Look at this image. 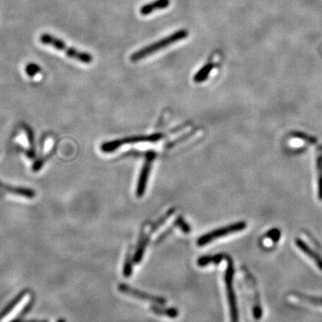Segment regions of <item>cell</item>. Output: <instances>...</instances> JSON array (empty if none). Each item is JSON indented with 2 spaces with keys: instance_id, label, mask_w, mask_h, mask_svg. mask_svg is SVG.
<instances>
[{
  "instance_id": "7402d4cb",
  "label": "cell",
  "mask_w": 322,
  "mask_h": 322,
  "mask_svg": "<svg viewBox=\"0 0 322 322\" xmlns=\"http://www.w3.org/2000/svg\"><path fill=\"white\" fill-rule=\"evenodd\" d=\"M34 297H32L31 298V300L29 301L28 303H26L25 304V306H24V308H23V310L21 311V313H19V316L18 317L20 318H23L27 314V313L32 310V308H33V306H34Z\"/></svg>"
},
{
  "instance_id": "52a82bcc",
  "label": "cell",
  "mask_w": 322,
  "mask_h": 322,
  "mask_svg": "<svg viewBox=\"0 0 322 322\" xmlns=\"http://www.w3.org/2000/svg\"><path fill=\"white\" fill-rule=\"evenodd\" d=\"M119 290L124 294L130 295L134 298L141 299L143 301L146 302H150V303H155L158 305H165L166 303V299L163 297H160V296H155V295H151V294H147L145 292L140 291L138 289H134L125 284H120L119 285Z\"/></svg>"
},
{
  "instance_id": "d4e9b609",
  "label": "cell",
  "mask_w": 322,
  "mask_h": 322,
  "mask_svg": "<svg viewBox=\"0 0 322 322\" xmlns=\"http://www.w3.org/2000/svg\"><path fill=\"white\" fill-rule=\"evenodd\" d=\"M57 322H66L65 320H62L61 319V320H58V321H57Z\"/></svg>"
},
{
  "instance_id": "ffe728a7",
  "label": "cell",
  "mask_w": 322,
  "mask_h": 322,
  "mask_svg": "<svg viewBox=\"0 0 322 322\" xmlns=\"http://www.w3.org/2000/svg\"><path fill=\"white\" fill-rule=\"evenodd\" d=\"M318 172H319V196L322 199V153L318 157Z\"/></svg>"
},
{
  "instance_id": "2e32d148",
  "label": "cell",
  "mask_w": 322,
  "mask_h": 322,
  "mask_svg": "<svg viewBox=\"0 0 322 322\" xmlns=\"http://www.w3.org/2000/svg\"><path fill=\"white\" fill-rule=\"evenodd\" d=\"M226 257L224 254H218V255L215 256H205V257H201L198 260V265L200 267H205V266L208 265L210 263H214V264H218L220 261H222L223 259Z\"/></svg>"
},
{
  "instance_id": "9c48e42d",
  "label": "cell",
  "mask_w": 322,
  "mask_h": 322,
  "mask_svg": "<svg viewBox=\"0 0 322 322\" xmlns=\"http://www.w3.org/2000/svg\"><path fill=\"white\" fill-rule=\"evenodd\" d=\"M154 158H155L154 152H148L146 160H145V164L142 167V173H141L139 183H138L137 191H136V195L138 197H142L144 195V192L146 189V185H147L148 177H149L152 161L154 160Z\"/></svg>"
},
{
  "instance_id": "9a60e30c",
  "label": "cell",
  "mask_w": 322,
  "mask_h": 322,
  "mask_svg": "<svg viewBox=\"0 0 322 322\" xmlns=\"http://www.w3.org/2000/svg\"><path fill=\"white\" fill-rule=\"evenodd\" d=\"M151 310H152V313H155L159 316H166L170 319H175L179 315L178 310L175 308H161L160 306L152 305Z\"/></svg>"
},
{
  "instance_id": "5b68a950",
  "label": "cell",
  "mask_w": 322,
  "mask_h": 322,
  "mask_svg": "<svg viewBox=\"0 0 322 322\" xmlns=\"http://www.w3.org/2000/svg\"><path fill=\"white\" fill-rule=\"evenodd\" d=\"M162 138V134H153L149 136H134V137L123 138L112 142H105L102 144L101 150L104 152H112L118 148L121 147L125 144H132L142 142H157Z\"/></svg>"
},
{
  "instance_id": "484cf974",
  "label": "cell",
  "mask_w": 322,
  "mask_h": 322,
  "mask_svg": "<svg viewBox=\"0 0 322 322\" xmlns=\"http://www.w3.org/2000/svg\"><path fill=\"white\" fill-rule=\"evenodd\" d=\"M23 322H35V321H30V322H24V321H23Z\"/></svg>"
},
{
  "instance_id": "ba28073f",
  "label": "cell",
  "mask_w": 322,
  "mask_h": 322,
  "mask_svg": "<svg viewBox=\"0 0 322 322\" xmlns=\"http://www.w3.org/2000/svg\"><path fill=\"white\" fill-rule=\"evenodd\" d=\"M287 300L289 303L294 305H309L322 308V296H310L293 292L287 295Z\"/></svg>"
},
{
  "instance_id": "8992f818",
  "label": "cell",
  "mask_w": 322,
  "mask_h": 322,
  "mask_svg": "<svg viewBox=\"0 0 322 322\" xmlns=\"http://www.w3.org/2000/svg\"><path fill=\"white\" fill-rule=\"evenodd\" d=\"M245 228H246V224L245 223L239 222L233 224V225H230V226H228V227H225V228H219L218 230H215V231H212V232L208 233V234L204 235L203 237H201L199 240H198V242H197V244L199 246H203L205 244L208 243L209 242L216 240V239L220 238V237H225V236L229 235V234L239 232V231L243 230Z\"/></svg>"
},
{
  "instance_id": "6da1fadb",
  "label": "cell",
  "mask_w": 322,
  "mask_h": 322,
  "mask_svg": "<svg viewBox=\"0 0 322 322\" xmlns=\"http://www.w3.org/2000/svg\"><path fill=\"white\" fill-rule=\"evenodd\" d=\"M40 41L51 47L56 48L57 50H60L62 52H65L67 57H70L72 59H75L76 61L81 62L84 64H90L93 61V57L90 53L82 52L75 47H68L66 42H64L60 39L53 36L51 34H43L40 36Z\"/></svg>"
},
{
  "instance_id": "603a6c76",
  "label": "cell",
  "mask_w": 322,
  "mask_h": 322,
  "mask_svg": "<svg viewBox=\"0 0 322 322\" xmlns=\"http://www.w3.org/2000/svg\"><path fill=\"white\" fill-rule=\"evenodd\" d=\"M175 224H176L177 226H179V227L181 228V229H182L184 232H190V227L188 226V225H187V224H186V222H185V220L183 219V218L179 217V218H177V220L175 221Z\"/></svg>"
},
{
  "instance_id": "277c9868",
  "label": "cell",
  "mask_w": 322,
  "mask_h": 322,
  "mask_svg": "<svg viewBox=\"0 0 322 322\" xmlns=\"http://www.w3.org/2000/svg\"><path fill=\"white\" fill-rule=\"evenodd\" d=\"M228 268L225 273V284H226V293L228 298L229 313H230V322H239V313L237 308V295L235 294L233 287V276L234 268L231 260L227 256Z\"/></svg>"
},
{
  "instance_id": "30bf717a",
  "label": "cell",
  "mask_w": 322,
  "mask_h": 322,
  "mask_svg": "<svg viewBox=\"0 0 322 322\" xmlns=\"http://www.w3.org/2000/svg\"><path fill=\"white\" fill-rule=\"evenodd\" d=\"M296 245L298 247L301 251H303L304 254L308 256L309 258L316 264L318 268L320 270H322V258L321 256L318 254L316 251H313L310 247L304 242L300 240V239H296L295 240Z\"/></svg>"
},
{
  "instance_id": "44dd1931",
  "label": "cell",
  "mask_w": 322,
  "mask_h": 322,
  "mask_svg": "<svg viewBox=\"0 0 322 322\" xmlns=\"http://www.w3.org/2000/svg\"><path fill=\"white\" fill-rule=\"evenodd\" d=\"M131 257L127 256L126 261L124 263V267H123V276L125 278H129L130 276L132 275L133 272V265H132V261H131Z\"/></svg>"
},
{
  "instance_id": "7c38bea8",
  "label": "cell",
  "mask_w": 322,
  "mask_h": 322,
  "mask_svg": "<svg viewBox=\"0 0 322 322\" xmlns=\"http://www.w3.org/2000/svg\"><path fill=\"white\" fill-rule=\"evenodd\" d=\"M0 188L5 190V191L8 192L12 195H19V196H23V197L29 198V199H32L35 196V192H34V190L30 189V188L15 187V186H12V185H5L3 183H0Z\"/></svg>"
},
{
  "instance_id": "cb8c5ba5",
  "label": "cell",
  "mask_w": 322,
  "mask_h": 322,
  "mask_svg": "<svg viewBox=\"0 0 322 322\" xmlns=\"http://www.w3.org/2000/svg\"><path fill=\"white\" fill-rule=\"evenodd\" d=\"M23 322V318H20L18 317L17 319H15V320H13L12 322Z\"/></svg>"
},
{
  "instance_id": "7a4b0ae2",
  "label": "cell",
  "mask_w": 322,
  "mask_h": 322,
  "mask_svg": "<svg viewBox=\"0 0 322 322\" xmlns=\"http://www.w3.org/2000/svg\"><path fill=\"white\" fill-rule=\"evenodd\" d=\"M187 36H188L187 30L177 31L166 38L162 39L161 40L146 46L145 47H142L140 50H138L137 52L133 53L131 56V60L133 62L140 61L143 58H146L149 56L160 51L162 48L167 47L172 44H175L177 41H180L182 40L187 38Z\"/></svg>"
},
{
  "instance_id": "d6986e66",
  "label": "cell",
  "mask_w": 322,
  "mask_h": 322,
  "mask_svg": "<svg viewBox=\"0 0 322 322\" xmlns=\"http://www.w3.org/2000/svg\"><path fill=\"white\" fill-rule=\"evenodd\" d=\"M40 72V67H39L37 64L30 63L25 67V73L30 77H34L36 75H38Z\"/></svg>"
},
{
  "instance_id": "8fae6325",
  "label": "cell",
  "mask_w": 322,
  "mask_h": 322,
  "mask_svg": "<svg viewBox=\"0 0 322 322\" xmlns=\"http://www.w3.org/2000/svg\"><path fill=\"white\" fill-rule=\"evenodd\" d=\"M170 5V0H155L149 4L142 5L140 9L142 15H149L157 10L165 9Z\"/></svg>"
},
{
  "instance_id": "ac0fdd59",
  "label": "cell",
  "mask_w": 322,
  "mask_h": 322,
  "mask_svg": "<svg viewBox=\"0 0 322 322\" xmlns=\"http://www.w3.org/2000/svg\"><path fill=\"white\" fill-rule=\"evenodd\" d=\"M24 130H25L26 134H27L29 142H30V146H31V151L29 152L28 156L30 157L31 159H34V155H35V151H34V133H33L32 129H31L30 127H28V126H25Z\"/></svg>"
},
{
  "instance_id": "3957f363",
  "label": "cell",
  "mask_w": 322,
  "mask_h": 322,
  "mask_svg": "<svg viewBox=\"0 0 322 322\" xmlns=\"http://www.w3.org/2000/svg\"><path fill=\"white\" fill-rule=\"evenodd\" d=\"M242 276H243V284L245 287V292L248 295L249 303L251 306V315L255 321H260L262 317V307H261V299H260V294L257 287L256 281L251 274L248 273L245 269H243L242 271Z\"/></svg>"
},
{
  "instance_id": "5bb4252c",
  "label": "cell",
  "mask_w": 322,
  "mask_h": 322,
  "mask_svg": "<svg viewBox=\"0 0 322 322\" xmlns=\"http://www.w3.org/2000/svg\"><path fill=\"white\" fill-rule=\"evenodd\" d=\"M214 67L215 66L213 63H207L206 65H204L203 67H201L194 76V80L195 82L201 83L203 82L204 80H207L209 74L213 70Z\"/></svg>"
},
{
  "instance_id": "e0dca14e",
  "label": "cell",
  "mask_w": 322,
  "mask_h": 322,
  "mask_svg": "<svg viewBox=\"0 0 322 322\" xmlns=\"http://www.w3.org/2000/svg\"><path fill=\"white\" fill-rule=\"evenodd\" d=\"M147 239H142L139 243V246L137 248V251L135 252V255L133 257V262L134 263H139L140 261H142V255L144 253V250H145V246L147 244Z\"/></svg>"
},
{
  "instance_id": "4fadbf2b",
  "label": "cell",
  "mask_w": 322,
  "mask_h": 322,
  "mask_svg": "<svg viewBox=\"0 0 322 322\" xmlns=\"http://www.w3.org/2000/svg\"><path fill=\"white\" fill-rule=\"evenodd\" d=\"M27 290H24L22 292H20L19 294H17L11 302H10L5 308L3 309L0 312V322H2L7 315H9L10 313L14 311V309L16 308V306L19 304L22 300L25 297V295L27 294Z\"/></svg>"
}]
</instances>
